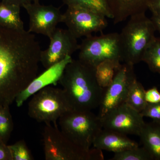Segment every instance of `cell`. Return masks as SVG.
Returning <instances> with one entry per match:
<instances>
[{"label":"cell","mask_w":160,"mask_h":160,"mask_svg":"<svg viewBox=\"0 0 160 160\" xmlns=\"http://www.w3.org/2000/svg\"><path fill=\"white\" fill-rule=\"evenodd\" d=\"M41 51L31 32L0 27V106H10L37 76Z\"/></svg>","instance_id":"obj_1"},{"label":"cell","mask_w":160,"mask_h":160,"mask_svg":"<svg viewBox=\"0 0 160 160\" xmlns=\"http://www.w3.org/2000/svg\"><path fill=\"white\" fill-rule=\"evenodd\" d=\"M59 82L72 110L92 111L98 108L104 89L98 82L95 68L72 59Z\"/></svg>","instance_id":"obj_2"},{"label":"cell","mask_w":160,"mask_h":160,"mask_svg":"<svg viewBox=\"0 0 160 160\" xmlns=\"http://www.w3.org/2000/svg\"><path fill=\"white\" fill-rule=\"evenodd\" d=\"M119 33L122 62L134 66L142 62L146 49L155 38L156 31L146 13L132 16Z\"/></svg>","instance_id":"obj_3"},{"label":"cell","mask_w":160,"mask_h":160,"mask_svg":"<svg viewBox=\"0 0 160 160\" xmlns=\"http://www.w3.org/2000/svg\"><path fill=\"white\" fill-rule=\"evenodd\" d=\"M42 137L46 160H104L102 150L93 147L89 151L82 149L52 124H45Z\"/></svg>","instance_id":"obj_4"},{"label":"cell","mask_w":160,"mask_h":160,"mask_svg":"<svg viewBox=\"0 0 160 160\" xmlns=\"http://www.w3.org/2000/svg\"><path fill=\"white\" fill-rule=\"evenodd\" d=\"M60 130L72 142L89 151L102 129L101 119L92 111L71 110L58 120Z\"/></svg>","instance_id":"obj_5"},{"label":"cell","mask_w":160,"mask_h":160,"mask_svg":"<svg viewBox=\"0 0 160 160\" xmlns=\"http://www.w3.org/2000/svg\"><path fill=\"white\" fill-rule=\"evenodd\" d=\"M28 114L38 122L58 126L62 116L72 110L62 89L52 85L46 86L31 97Z\"/></svg>","instance_id":"obj_6"},{"label":"cell","mask_w":160,"mask_h":160,"mask_svg":"<svg viewBox=\"0 0 160 160\" xmlns=\"http://www.w3.org/2000/svg\"><path fill=\"white\" fill-rule=\"evenodd\" d=\"M78 50V59L95 69L106 60L122 62L119 33L118 32L86 37L80 44Z\"/></svg>","instance_id":"obj_7"},{"label":"cell","mask_w":160,"mask_h":160,"mask_svg":"<svg viewBox=\"0 0 160 160\" xmlns=\"http://www.w3.org/2000/svg\"><path fill=\"white\" fill-rule=\"evenodd\" d=\"M104 15L82 6H67L63 14L62 22L68 30L76 38L92 35L93 32H102L108 26Z\"/></svg>","instance_id":"obj_8"},{"label":"cell","mask_w":160,"mask_h":160,"mask_svg":"<svg viewBox=\"0 0 160 160\" xmlns=\"http://www.w3.org/2000/svg\"><path fill=\"white\" fill-rule=\"evenodd\" d=\"M133 66L125 63L122 64L111 84L104 89L98 107L99 117H103L111 110L126 103L129 86L136 78Z\"/></svg>","instance_id":"obj_9"},{"label":"cell","mask_w":160,"mask_h":160,"mask_svg":"<svg viewBox=\"0 0 160 160\" xmlns=\"http://www.w3.org/2000/svg\"><path fill=\"white\" fill-rule=\"evenodd\" d=\"M143 118L141 112L124 103L100 119L103 129L138 136L146 123Z\"/></svg>","instance_id":"obj_10"},{"label":"cell","mask_w":160,"mask_h":160,"mask_svg":"<svg viewBox=\"0 0 160 160\" xmlns=\"http://www.w3.org/2000/svg\"><path fill=\"white\" fill-rule=\"evenodd\" d=\"M50 43L46 50L41 51L40 62L46 69L59 63L67 56L78 50L77 39L68 29L57 28L49 38Z\"/></svg>","instance_id":"obj_11"},{"label":"cell","mask_w":160,"mask_h":160,"mask_svg":"<svg viewBox=\"0 0 160 160\" xmlns=\"http://www.w3.org/2000/svg\"><path fill=\"white\" fill-rule=\"evenodd\" d=\"M29 16L28 31L46 36L49 38L57 28L58 23L62 22L63 14L59 8L52 6L41 5L39 1L24 5Z\"/></svg>","instance_id":"obj_12"},{"label":"cell","mask_w":160,"mask_h":160,"mask_svg":"<svg viewBox=\"0 0 160 160\" xmlns=\"http://www.w3.org/2000/svg\"><path fill=\"white\" fill-rule=\"evenodd\" d=\"M72 60L71 56H67L59 63L46 69L44 72L37 76L16 98L15 102L17 106L21 107L26 100L41 89L46 86L55 85L59 82L66 66Z\"/></svg>","instance_id":"obj_13"},{"label":"cell","mask_w":160,"mask_h":160,"mask_svg":"<svg viewBox=\"0 0 160 160\" xmlns=\"http://www.w3.org/2000/svg\"><path fill=\"white\" fill-rule=\"evenodd\" d=\"M139 146L128 135L118 132L102 129L95 138L92 147L100 150L115 153Z\"/></svg>","instance_id":"obj_14"},{"label":"cell","mask_w":160,"mask_h":160,"mask_svg":"<svg viewBox=\"0 0 160 160\" xmlns=\"http://www.w3.org/2000/svg\"><path fill=\"white\" fill-rule=\"evenodd\" d=\"M113 23L122 22L132 16L146 13L151 0H105Z\"/></svg>","instance_id":"obj_15"},{"label":"cell","mask_w":160,"mask_h":160,"mask_svg":"<svg viewBox=\"0 0 160 160\" xmlns=\"http://www.w3.org/2000/svg\"><path fill=\"white\" fill-rule=\"evenodd\" d=\"M143 146L153 160H160V123H145L138 136Z\"/></svg>","instance_id":"obj_16"},{"label":"cell","mask_w":160,"mask_h":160,"mask_svg":"<svg viewBox=\"0 0 160 160\" xmlns=\"http://www.w3.org/2000/svg\"><path fill=\"white\" fill-rule=\"evenodd\" d=\"M21 6L2 1L0 2V27L13 30H24L20 15Z\"/></svg>","instance_id":"obj_17"},{"label":"cell","mask_w":160,"mask_h":160,"mask_svg":"<svg viewBox=\"0 0 160 160\" xmlns=\"http://www.w3.org/2000/svg\"><path fill=\"white\" fill-rule=\"evenodd\" d=\"M121 65V62L119 61L107 60L100 63L96 67V78L102 88L105 89L111 84Z\"/></svg>","instance_id":"obj_18"},{"label":"cell","mask_w":160,"mask_h":160,"mask_svg":"<svg viewBox=\"0 0 160 160\" xmlns=\"http://www.w3.org/2000/svg\"><path fill=\"white\" fill-rule=\"evenodd\" d=\"M146 91L142 83L138 81L136 77L129 86L125 103L141 112L148 103L145 97Z\"/></svg>","instance_id":"obj_19"},{"label":"cell","mask_w":160,"mask_h":160,"mask_svg":"<svg viewBox=\"0 0 160 160\" xmlns=\"http://www.w3.org/2000/svg\"><path fill=\"white\" fill-rule=\"evenodd\" d=\"M142 62L152 72L160 74V38L156 37L143 55Z\"/></svg>","instance_id":"obj_20"},{"label":"cell","mask_w":160,"mask_h":160,"mask_svg":"<svg viewBox=\"0 0 160 160\" xmlns=\"http://www.w3.org/2000/svg\"><path fill=\"white\" fill-rule=\"evenodd\" d=\"M62 1L67 6H76L86 7L112 19V16L105 0H62Z\"/></svg>","instance_id":"obj_21"},{"label":"cell","mask_w":160,"mask_h":160,"mask_svg":"<svg viewBox=\"0 0 160 160\" xmlns=\"http://www.w3.org/2000/svg\"><path fill=\"white\" fill-rule=\"evenodd\" d=\"M13 127L9 106H0V138L5 143L9 141Z\"/></svg>","instance_id":"obj_22"},{"label":"cell","mask_w":160,"mask_h":160,"mask_svg":"<svg viewBox=\"0 0 160 160\" xmlns=\"http://www.w3.org/2000/svg\"><path fill=\"white\" fill-rule=\"evenodd\" d=\"M110 160H153L151 155L143 146H138L115 153Z\"/></svg>","instance_id":"obj_23"},{"label":"cell","mask_w":160,"mask_h":160,"mask_svg":"<svg viewBox=\"0 0 160 160\" xmlns=\"http://www.w3.org/2000/svg\"><path fill=\"white\" fill-rule=\"evenodd\" d=\"M12 160H33L34 158L24 140L9 146Z\"/></svg>","instance_id":"obj_24"},{"label":"cell","mask_w":160,"mask_h":160,"mask_svg":"<svg viewBox=\"0 0 160 160\" xmlns=\"http://www.w3.org/2000/svg\"><path fill=\"white\" fill-rule=\"evenodd\" d=\"M141 113L143 117L150 118L152 121L160 123V102L147 103Z\"/></svg>","instance_id":"obj_25"},{"label":"cell","mask_w":160,"mask_h":160,"mask_svg":"<svg viewBox=\"0 0 160 160\" xmlns=\"http://www.w3.org/2000/svg\"><path fill=\"white\" fill-rule=\"evenodd\" d=\"M145 97L148 103H156L160 102V92L157 87H152L146 91Z\"/></svg>","instance_id":"obj_26"},{"label":"cell","mask_w":160,"mask_h":160,"mask_svg":"<svg viewBox=\"0 0 160 160\" xmlns=\"http://www.w3.org/2000/svg\"><path fill=\"white\" fill-rule=\"evenodd\" d=\"M0 160H12L9 146L0 138Z\"/></svg>","instance_id":"obj_27"},{"label":"cell","mask_w":160,"mask_h":160,"mask_svg":"<svg viewBox=\"0 0 160 160\" xmlns=\"http://www.w3.org/2000/svg\"><path fill=\"white\" fill-rule=\"evenodd\" d=\"M148 9L152 14H160V0H151L148 6Z\"/></svg>","instance_id":"obj_28"},{"label":"cell","mask_w":160,"mask_h":160,"mask_svg":"<svg viewBox=\"0 0 160 160\" xmlns=\"http://www.w3.org/2000/svg\"><path fill=\"white\" fill-rule=\"evenodd\" d=\"M151 19L156 31L160 33V14H152Z\"/></svg>","instance_id":"obj_29"},{"label":"cell","mask_w":160,"mask_h":160,"mask_svg":"<svg viewBox=\"0 0 160 160\" xmlns=\"http://www.w3.org/2000/svg\"><path fill=\"white\" fill-rule=\"evenodd\" d=\"M4 2L14 4V5L19 6L21 7H23L24 5L31 2V0H2Z\"/></svg>","instance_id":"obj_30"},{"label":"cell","mask_w":160,"mask_h":160,"mask_svg":"<svg viewBox=\"0 0 160 160\" xmlns=\"http://www.w3.org/2000/svg\"><path fill=\"white\" fill-rule=\"evenodd\" d=\"M32 2H36V1H39V0H31Z\"/></svg>","instance_id":"obj_31"}]
</instances>
